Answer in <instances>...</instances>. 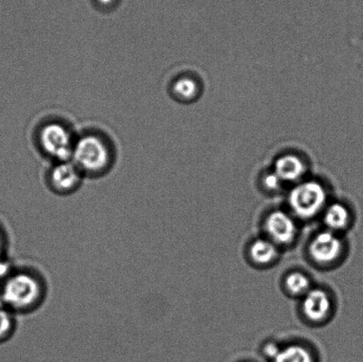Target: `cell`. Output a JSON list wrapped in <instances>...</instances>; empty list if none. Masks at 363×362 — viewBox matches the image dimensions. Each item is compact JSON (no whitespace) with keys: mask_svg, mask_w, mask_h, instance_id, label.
<instances>
[{"mask_svg":"<svg viewBox=\"0 0 363 362\" xmlns=\"http://www.w3.org/2000/svg\"><path fill=\"white\" fill-rule=\"evenodd\" d=\"M48 289L45 276L33 266L10 269L0 288V306L16 315L34 313L45 303Z\"/></svg>","mask_w":363,"mask_h":362,"instance_id":"cell-1","label":"cell"},{"mask_svg":"<svg viewBox=\"0 0 363 362\" xmlns=\"http://www.w3.org/2000/svg\"><path fill=\"white\" fill-rule=\"evenodd\" d=\"M115 144L101 130H90L78 135L71 162L84 177L99 179L108 174L115 165Z\"/></svg>","mask_w":363,"mask_h":362,"instance_id":"cell-2","label":"cell"},{"mask_svg":"<svg viewBox=\"0 0 363 362\" xmlns=\"http://www.w3.org/2000/svg\"><path fill=\"white\" fill-rule=\"evenodd\" d=\"M77 135L72 127L62 120L43 122L35 132L38 150L55 163L71 161Z\"/></svg>","mask_w":363,"mask_h":362,"instance_id":"cell-3","label":"cell"},{"mask_svg":"<svg viewBox=\"0 0 363 362\" xmlns=\"http://www.w3.org/2000/svg\"><path fill=\"white\" fill-rule=\"evenodd\" d=\"M328 195L325 188L316 181L298 183L288 197V205L293 215L308 221L322 215L327 207Z\"/></svg>","mask_w":363,"mask_h":362,"instance_id":"cell-4","label":"cell"},{"mask_svg":"<svg viewBox=\"0 0 363 362\" xmlns=\"http://www.w3.org/2000/svg\"><path fill=\"white\" fill-rule=\"evenodd\" d=\"M85 179L71 161L56 162L46 173L45 183L52 193L59 196H69L76 193Z\"/></svg>","mask_w":363,"mask_h":362,"instance_id":"cell-5","label":"cell"},{"mask_svg":"<svg viewBox=\"0 0 363 362\" xmlns=\"http://www.w3.org/2000/svg\"><path fill=\"white\" fill-rule=\"evenodd\" d=\"M267 239L279 247L291 246L297 239L298 228L294 215L284 210H274L266 216Z\"/></svg>","mask_w":363,"mask_h":362,"instance_id":"cell-6","label":"cell"},{"mask_svg":"<svg viewBox=\"0 0 363 362\" xmlns=\"http://www.w3.org/2000/svg\"><path fill=\"white\" fill-rule=\"evenodd\" d=\"M308 254L316 264H334L344 251L343 240L339 234L325 230L316 233L308 244Z\"/></svg>","mask_w":363,"mask_h":362,"instance_id":"cell-7","label":"cell"},{"mask_svg":"<svg viewBox=\"0 0 363 362\" xmlns=\"http://www.w3.org/2000/svg\"><path fill=\"white\" fill-rule=\"evenodd\" d=\"M301 310L308 321L315 324L325 321L333 310L332 298L325 290L312 288L302 297Z\"/></svg>","mask_w":363,"mask_h":362,"instance_id":"cell-8","label":"cell"},{"mask_svg":"<svg viewBox=\"0 0 363 362\" xmlns=\"http://www.w3.org/2000/svg\"><path fill=\"white\" fill-rule=\"evenodd\" d=\"M322 215L326 230L337 234L346 230L351 223L352 216L350 209L346 205L340 202L327 205Z\"/></svg>","mask_w":363,"mask_h":362,"instance_id":"cell-9","label":"cell"},{"mask_svg":"<svg viewBox=\"0 0 363 362\" xmlns=\"http://www.w3.org/2000/svg\"><path fill=\"white\" fill-rule=\"evenodd\" d=\"M274 172L284 183H294L302 179L306 166L297 155L286 154L277 159Z\"/></svg>","mask_w":363,"mask_h":362,"instance_id":"cell-10","label":"cell"},{"mask_svg":"<svg viewBox=\"0 0 363 362\" xmlns=\"http://www.w3.org/2000/svg\"><path fill=\"white\" fill-rule=\"evenodd\" d=\"M248 254L255 264L269 265L279 256V247L269 239H257L250 244Z\"/></svg>","mask_w":363,"mask_h":362,"instance_id":"cell-11","label":"cell"},{"mask_svg":"<svg viewBox=\"0 0 363 362\" xmlns=\"http://www.w3.org/2000/svg\"><path fill=\"white\" fill-rule=\"evenodd\" d=\"M197 81L189 76H180L170 84V94L180 102H190L199 94Z\"/></svg>","mask_w":363,"mask_h":362,"instance_id":"cell-12","label":"cell"},{"mask_svg":"<svg viewBox=\"0 0 363 362\" xmlns=\"http://www.w3.org/2000/svg\"><path fill=\"white\" fill-rule=\"evenodd\" d=\"M284 289L294 297L302 298L313 288L311 278L300 271L289 273L284 278Z\"/></svg>","mask_w":363,"mask_h":362,"instance_id":"cell-13","label":"cell"},{"mask_svg":"<svg viewBox=\"0 0 363 362\" xmlns=\"http://www.w3.org/2000/svg\"><path fill=\"white\" fill-rule=\"evenodd\" d=\"M273 362H315L311 351L304 346L293 344L283 347Z\"/></svg>","mask_w":363,"mask_h":362,"instance_id":"cell-14","label":"cell"},{"mask_svg":"<svg viewBox=\"0 0 363 362\" xmlns=\"http://www.w3.org/2000/svg\"><path fill=\"white\" fill-rule=\"evenodd\" d=\"M16 314L0 306V342L9 339L16 332Z\"/></svg>","mask_w":363,"mask_h":362,"instance_id":"cell-15","label":"cell"},{"mask_svg":"<svg viewBox=\"0 0 363 362\" xmlns=\"http://www.w3.org/2000/svg\"><path fill=\"white\" fill-rule=\"evenodd\" d=\"M262 182L266 189L270 191H279L284 183L283 181L277 176L275 172L266 175Z\"/></svg>","mask_w":363,"mask_h":362,"instance_id":"cell-16","label":"cell"},{"mask_svg":"<svg viewBox=\"0 0 363 362\" xmlns=\"http://www.w3.org/2000/svg\"><path fill=\"white\" fill-rule=\"evenodd\" d=\"M280 347L277 344L273 342L267 343L264 347H263V353L266 357L269 358L272 361L275 359L277 353H279Z\"/></svg>","mask_w":363,"mask_h":362,"instance_id":"cell-17","label":"cell"},{"mask_svg":"<svg viewBox=\"0 0 363 362\" xmlns=\"http://www.w3.org/2000/svg\"><path fill=\"white\" fill-rule=\"evenodd\" d=\"M94 2L99 9L108 11L118 5L119 0H94Z\"/></svg>","mask_w":363,"mask_h":362,"instance_id":"cell-18","label":"cell"},{"mask_svg":"<svg viewBox=\"0 0 363 362\" xmlns=\"http://www.w3.org/2000/svg\"><path fill=\"white\" fill-rule=\"evenodd\" d=\"M6 239L5 234L0 230V262L5 261L4 260V255L6 254Z\"/></svg>","mask_w":363,"mask_h":362,"instance_id":"cell-19","label":"cell"}]
</instances>
